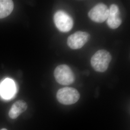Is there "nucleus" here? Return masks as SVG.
Wrapping results in <instances>:
<instances>
[{"mask_svg":"<svg viewBox=\"0 0 130 130\" xmlns=\"http://www.w3.org/2000/svg\"><path fill=\"white\" fill-rule=\"evenodd\" d=\"M7 130L6 129H5V128H3V129H2L1 130Z\"/></svg>","mask_w":130,"mask_h":130,"instance_id":"nucleus-11","label":"nucleus"},{"mask_svg":"<svg viewBox=\"0 0 130 130\" xmlns=\"http://www.w3.org/2000/svg\"><path fill=\"white\" fill-rule=\"evenodd\" d=\"M121 22L118 6L115 4L112 5L109 9V14L107 19L108 26L111 29H116L120 27Z\"/></svg>","mask_w":130,"mask_h":130,"instance_id":"nucleus-7","label":"nucleus"},{"mask_svg":"<svg viewBox=\"0 0 130 130\" xmlns=\"http://www.w3.org/2000/svg\"><path fill=\"white\" fill-rule=\"evenodd\" d=\"M90 39V35L88 33L79 31L70 35L67 40V44L72 49H79L84 46Z\"/></svg>","mask_w":130,"mask_h":130,"instance_id":"nucleus-5","label":"nucleus"},{"mask_svg":"<svg viewBox=\"0 0 130 130\" xmlns=\"http://www.w3.org/2000/svg\"><path fill=\"white\" fill-rule=\"evenodd\" d=\"M112 59L109 52L106 50H99L91 58V64L93 69L99 72H104L108 68Z\"/></svg>","mask_w":130,"mask_h":130,"instance_id":"nucleus-1","label":"nucleus"},{"mask_svg":"<svg viewBox=\"0 0 130 130\" xmlns=\"http://www.w3.org/2000/svg\"><path fill=\"white\" fill-rule=\"evenodd\" d=\"M80 98L78 91L72 87H64L59 89L56 93L57 100L61 104L70 105L77 102Z\"/></svg>","mask_w":130,"mask_h":130,"instance_id":"nucleus-3","label":"nucleus"},{"mask_svg":"<svg viewBox=\"0 0 130 130\" xmlns=\"http://www.w3.org/2000/svg\"><path fill=\"white\" fill-rule=\"evenodd\" d=\"M28 108L27 103L22 100H19L13 104L10 109L9 116L12 119H15Z\"/></svg>","mask_w":130,"mask_h":130,"instance_id":"nucleus-8","label":"nucleus"},{"mask_svg":"<svg viewBox=\"0 0 130 130\" xmlns=\"http://www.w3.org/2000/svg\"><path fill=\"white\" fill-rule=\"evenodd\" d=\"M15 85L13 80L6 79L4 80L0 86V93L5 98H11L15 92Z\"/></svg>","mask_w":130,"mask_h":130,"instance_id":"nucleus-9","label":"nucleus"},{"mask_svg":"<svg viewBox=\"0 0 130 130\" xmlns=\"http://www.w3.org/2000/svg\"><path fill=\"white\" fill-rule=\"evenodd\" d=\"M56 81L61 85H69L75 82V76L72 70L68 65L58 66L54 71Z\"/></svg>","mask_w":130,"mask_h":130,"instance_id":"nucleus-2","label":"nucleus"},{"mask_svg":"<svg viewBox=\"0 0 130 130\" xmlns=\"http://www.w3.org/2000/svg\"><path fill=\"white\" fill-rule=\"evenodd\" d=\"M14 3L11 0H0V19L9 15L14 9Z\"/></svg>","mask_w":130,"mask_h":130,"instance_id":"nucleus-10","label":"nucleus"},{"mask_svg":"<svg viewBox=\"0 0 130 130\" xmlns=\"http://www.w3.org/2000/svg\"><path fill=\"white\" fill-rule=\"evenodd\" d=\"M109 14V9L103 3H99L89 11L88 16L92 21L103 23L107 20Z\"/></svg>","mask_w":130,"mask_h":130,"instance_id":"nucleus-6","label":"nucleus"},{"mask_svg":"<svg viewBox=\"0 0 130 130\" xmlns=\"http://www.w3.org/2000/svg\"><path fill=\"white\" fill-rule=\"evenodd\" d=\"M54 21L57 29L63 32L70 31L73 26L71 17L63 11H58L54 14Z\"/></svg>","mask_w":130,"mask_h":130,"instance_id":"nucleus-4","label":"nucleus"}]
</instances>
